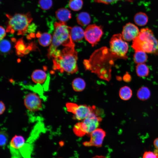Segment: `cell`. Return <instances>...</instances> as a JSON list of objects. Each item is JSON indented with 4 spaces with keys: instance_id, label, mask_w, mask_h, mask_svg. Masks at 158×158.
<instances>
[{
    "instance_id": "obj_35",
    "label": "cell",
    "mask_w": 158,
    "mask_h": 158,
    "mask_svg": "<svg viewBox=\"0 0 158 158\" xmlns=\"http://www.w3.org/2000/svg\"><path fill=\"white\" fill-rule=\"evenodd\" d=\"M92 158H109L105 156L102 155H96Z\"/></svg>"
},
{
    "instance_id": "obj_27",
    "label": "cell",
    "mask_w": 158,
    "mask_h": 158,
    "mask_svg": "<svg viewBox=\"0 0 158 158\" xmlns=\"http://www.w3.org/2000/svg\"><path fill=\"white\" fill-rule=\"evenodd\" d=\"M38 4L42 9L46 10L49 9L51 7L53 2L52 0H39Z\"/></svg>"
},
{
    "instance_id": "obj_9",
    "label": "cell",
    "mask_w": 158,
    "mask_h": 158,
    "mask_svg": "<svg viewBox=\"0 0 158 158\" xmlns=\"http://www.w3.org/2000/svg\"><path fill=\"white\" fill-rule=\"evenodd\" d=\"M106 135L105 131L102 129L98 128L90 134L89 141H85L83 144L86 147H101Z\"/></svg>"
},
{
    "instance_id": "obj_26",
    "label": "cell",
    "mask_w": 158,
    "mask_h": 158,
    "mask_svg": "<svg viewBox=\"0 0 158 158\" xmlns=\"http://www.w3.org/2000/svg\"><path fill=\"white\" fill-rule=\"evenodd\" d=\"M11 47V44L8 40H1L0 50L2 53H6L9 51Z\"/></svg>"
},
{
    "instance_id": "obj_28",
    "label": "cell",
    "mask_w": 158,
    "mask_h": 158,
    "mask_svg": "<svg viewBox=\"0 0 158 158\" xmlns=\"http://www.w3.org/2000/svg\"><path fill=\"white\" fill-rule=\"evenodd\" d=\"M0 145L3 146L5 145L7 141V136L6 132L4 130L1 131L0 133Z\"/></svg>"
},
{
    "instance_id": "obj_19",
    "label": "cell",
    "mask_w": 158,
    "mask_h": 158,
    "mask_svg": "<svg viewBox=\"0 0 158 158\" xmlns=\"http://www.w3.org/2000/svg\"><path fill=\"white\" fill-rule=\"evenodd\" d=\"M134 20L137 25L139 26H143L147 23L148 17L145 13L140 12L135 15Z\"/></svg>"
},
{
    "instance_id": "obj_7",
    "label": "cell",
    "mask_w": 158,
    "mask_h": 158,
    "mask_svg": "<svg viewBox=\"0 0 158 158\" xmlns=\"http://www.w3.org/2000/svg\"><path fill=\"white\" fill-rule=\"evenodd\" d=\"M84 32L85 39L92 47L98 43L103 34L102 26L95 24L88 25L85 30Z\"/></svg>"
},
{
    "instance_id": "obj_2",
    "label": "cell",
    "mask_w": 158,
    "mask_h": 158,
    "mask_svg": "<svg viewBox=\"0 0 158 158\" xmlns=\"http://www.w3.org/2000/svg\"><path fill=\"white\" fill-rule=\"evenodd\" d=\"M54 25L52 43L48 50L47 56L49 58H51L52 54L61 45L65 47L75 46L71 36L72 27L67 25L66 22L61 21L55 22Z\"/></svg>"
},
{
    "instance_id": "obj_30",
    "label": "cell",
    "mask_w": 158,
    "mask_h": 158,
    "mask_svg": "<svg viewBox=\"0 0 158 158\" xmlns=\"http://www.w3.org/2000/svg\"><path fill=\"white\" fill-rule=\"evenodd\" d=\"M142 158H157V156L154 152L147 151L143 154Z\"/></svg>"
},
{
    "instance_id": "obj_31",
    "label": "cell",
    "mask_w": 158,
    "mask_h": 158,
    "mask_svg": "<svg viewBox=\"0 0 158 158\" xmlns=\"http://www.w3.org/2000/svg\"><path fill=\"white\" fill-rule=\"evenodd\" d=\"M0 40H2L6 35V31L4 28L2 26H0Z\"/></svg>"
},
{
    "instance_id": "obj_12",
    "label": "cell",
    "mask_w": 158,
    "mask_h": 158,
    "mask_svg": "<svg viewBox=\"0 0 158 158\" xmlns=\"http://www.w3.org/2000/svg\"><path fill=\"white\" fill-rule=\"evenodd\" d=\"M71 36L73 42L80 41L84 37V30L80 26H74L71 28Z\"/></svg>"
},
{
    "instance_id": "obj_17",
    "label": "cell",
    "mask_w": 158,
    "mask_h": 158,
    "mask_svg": "<svg viewBox=\"0 0 158 158\" xmlns=\"http://www.w3.org/2000/svg\"><path fill=\"white\" fill-rule=\"evenodd\" d=\"M37 36L39 38L38 41L40 44L43 47L49 45L52 40V37L51 35L48 33L40 34L38 33Z\"/></svg>"
},
{
    "instance_id": "obj_25",
    "label": "cell",
    "mask_w": 158,
    "mask_h": 158,
    "mask_svg": "<svg viewBox=\"0 0 158 158\" xmlns=\"http://www.w3.org/2000/svg\"><path fill=\"white\" fill-rule=\"evenodd\" d=\"M83 5V0H70L68 3L69 8L74 11L80 10Z\"/></svg>"
},
{
    "instance_id": "obj_15",
    "label": "cell",
    "mask_w": 158,
    "mask_h": 158,
    "mask_svg": "<svg viewBox=\"0 0 158 158\" xmlns=\"http://www.w3.org/2000/svg\"><path fill=\"white\" fill-rule=\"evenodd\" d=\"M25 144V140L23 137L16 135L11 140L10 146L12 149L18 150L23 147Z\"/></svg>"
},
{
    "instance_id": "obj_4",
    "label": "cell",
    "mask_w": 158,
    "mask_h": 158,
    "mask_svg": "<svg viewBox=\"0 0 158 158\" xmlns=\"http://www.w3.org/2000/svg\"><path fill=\"white\" fill-rule=\"evenodd\" d=\"M8 19L6 32L18 35H23L27 32L28 26L32 20L30 14L16 13L13 16L7 14Z\"/></svg>"
},
{
    "instance_id": "obj_32",
    "label": "cell",
    "mask_w": 158,
    "mask_h": 158,
    "mask_svg": "<svg viewBox=\"0 0 158 158\" xmlns=\"http://www.w3.org/2000/svg\"><path fill=\"white\" fill-rule=\"evenodd\" d=\"M0 114L1 115L4 112L5 109V105L1 101L0 102Z\"/></svg>"
},
{
    "instance_id": "obj_20",
    "label": "cell",
    "mask_w": 158,
    "mask_h": 158,
    "mask_svg": "<svg viewBox=\"0 0 158 158\" xmlns=\"http://www.w3.org/2000/svg\"><path fill=\"white\" fill-rule=\"evenodd\" d=\"M119 96L121 99L126 101L129 99L132 96V91L129 87L125 86L121 87L119 91Z\"/></svg>"
},
{
    "instance_id": "obj_16",
    "label": "cell",
    "mask_w": 158,
    "mask_h": 158,
    "mask_svg": "<svg viewBox=\"0 0 158 158\" xmlns=\"http://www.w3.org/2000/svg\"><path fill=\"white\" fill-rule=\"evenodd\" d=\"M30 46L26 47L22 38L16 42L15 48L16 50L17 54L20 56H23L24 54H27L32 49Z\"/></svg>"
},
{
    "instance_id": "obj_24",
    "label": "cell",
    "mask_w": 158,
    "mask_h": 158,
    "mask_svg": "<svg viewBox=\"0 0 158 158\" xmlns=\"http://www.w3.org/2000/svg\"><path fill=\"white\" fill-rule=\"evenodd\" d=\"M137 95L139 99L144 101L149 98L150 96V92L147 87H142L138 90Z\"/></svg>"
},
{
    "instance_id": "obj_36",
    "label": "cell",
    "mask_w": 158,
    "mask_h": 158,
    "mask_svg": "<svg viewBox=\"0 0 158 158\" xmlns=\"http://www.w3.org/2000/svg\"><path fill=\"white\" fill-rule=\"evenodd\" d=\"M154 152L156 155L157 158H158V149H155L154 151Z\"/></svg>"
},
{
    "instance_id": "obj_23",
    "label": "cell",
    "mask_w": 158,
    "mask_h": 158,
    "mask_svg": "<svg viewBox=\"0 0 158 158\" xmlns=\"http://www.w3.org/2000/svg\"><path fill=\"white\" fill-rule=\"evenodd\" d=\"M147 58L146 52L142 51H136L133 55V60L138 64L143 63L146 61Z\"/></svg>"
},
{
    "instance_id": "obj_1",
    "label": "cell",
    "mask_w": 158,
    "mask_h": 158,
    "mask_svg": "<svg viewBox=\"0 0 158 158\" xmlns=\"http://www.w3.org/2000/svg\"><path fill=\"white\" fill-rule=\"evenodd\" d=\"M77 60L78 52L75 47H65L59 56L53 59V68L61 73H75L78 70Z\"/></svg>"
},
{
    "instance_id": "obj_33",
    "label": "cell",
    "mask_w": 158,
    "mask_h": 158,
    "mask_svg": "<svg viewBox=\"0 0 158 158\" xmlns=\"http://www.w3.org/2000/svg\"><path fill=\"white\" fill-rule=\"evenodd\" d=\"M123 80L126 82H129L131 80V77L129 74L126 73V74L124 76Z\"/></svg>"
},
{
    "instance_id": "obj_18",
    "label": "cell",
    "mask_w": 158,
    "mask_h": 158,
    "mask_svg": "<svg viewBox=\"0 0 158 158\" xmlns=\"http://www.w3.org/2000/svg\"><path fill=\"white\" fill-rule=\"evenodd\" d=\"M77 23L82 26L88 25L91 21V18L89 14L85 12L79 13L76 17Z\"/></svg>"
},
{
    "instance_id": "obj_34",
    "label": "cell",
    "mask_w": 158,
    "mask_h": 158,
    "mask_svg": "<svg viewBox=\"0 0 158 158\" xmlns=\"http://www.w3.org/2000/svg\"><path fill=\"white\" fill-rule=\"evenodd\" d=\"M153 144L156 149H158V138L154 140L153 142Z\"/></svg>"
},
{
    "instance_id": "obj_6",
    "label": "cell",
    "mask_w": 158,
    "mask_h": 158,
    "mask_svg": "<svg viewBox=\"0 0 158 158\" xmlns=\"http://www.w3.org/2000/svg\"><path fill=\"white\" fill-rule=\"evenodd\" d=\"M102 120V118L99 116L95 111L91 113L82 122L78 123L84 135L86 134H90L98 128L100 122Z\"/></svg>"
},
{
    "instance_id": "obj_14",
    "label": "cell",
    "mask_w": 158,
    "mask_h": 158,
    "mask_svg": "<svg viewBox=\"0 0 158 158\" xmlns=\"http://www.w3.org/2000/svg\"><path fill=\"white\" fill-rule=\"evenodd\" d=\"M47 77L46 73L41 70L34 71L31 75V78L33 82L38 84L43 83Z\"/></svg>"
},
{
    "instance_id": "obj_11",
    "label": "cell",
    "mask_w": 158,
    "mask_h": 158,
    "mask_svg": "<svg viewBox=\"0 0 158 158\" xmlns=\"http://www.w3.org/2000/svg\"><path fill=\"white\" fill-rule=\"evenodd\" d=\"M96 110L94 106L91 107L85 104L77 105L73 113L74 118L78 120H83Z\"/></svg>"
},
{
    "instance_id": "obj_21",
    "label": "cell",
    "mask_w": 158,
    "mask_h": 158,
    "mask_svg": "<svg viewBox=\"0 0 158 158\" xmlns=\"http://www.w3.org/2000/svg\"><path fill=\"white\" fill-rule=\"evenodd\" d=\"M86 83L83 79L80 78H75L72 82L73 90L76 92H81L85 88Z\"/></svg>"
},
{
    "instance_id": "obj_13",
    "label": "cell",
    "mask_w": 158,
    "mask_h": 158,
    "mask_svg": "<svg viewBox=\"0 0 158 158\" xmlns=\"http://www.w3.org/2000/svg\"><path fill=\"white\" fill-rule=\"evenodd\" d=\"M56 16L59 21L66 22L71 18L72 15L70 11L68 9L61 8L56 12Z\"/></svg>"
},
{
    "instance_id": "obj_8",
    "label": "cell",
    "mask_w": 158,
    "mask_h": 158,
    "mask_svg": "<svg viewBox=\"0 0 158 158\" xmlns=\"http://www.w3.org/2000/svg\"><path fill=\"white\" fill-rule=\"evenodd\" d=\"M24 104L26 108L29 111L35 112L42 109V103L40 97L34 93L27 94L24 99Z\"/></svg>"
},
{
    "instance_id": "obj_5",
    "label": "cell",
    "mask_w": 158,
    "mask_h": 158,
    "mask_svg": "<svg viewBox=\"0 0 158 158\" xmlns=\"http://www.w3.org/2000/svg\"><path fill=\"white\" fill-rule=\"evenodd\" d=\"M128 49V44L123 39L121 34L113 35L110 40L109 50L115 59H127Z\"/></svg>"
},
{
    "instance_id": "obj_3",
    "label": "cell",
    "mask_w": 158,
    "mask_h": 158,
    "mask_svg": "<svg viewBox=\"0 0 158 158\" xmlns=\"http://www.w3.org/2000/svg\"><path fill=\"white\" fill-rule=\"evenodd\" d=\"M132 47L135 51L158 54V41L148 28L140 30L138 36L133 40Z\"/></svg>"
},
{
    "instance_id": "obj_10",
    "label": "cell",
    "mask_w": 158,
    "mask_h": 158,
    "mask_svg": "<svg viewBox=\"0 0 158 158\" xmlns=\"http://www.w3.org/2000/svg\"><path fill=\"white\" fill-rule=\"evenodd\" d=\"M139 32L136 26L129 23L123 27L121 34L122 38L125 41L133 40L138 36Z\"/></svg>"
},
{
    "instance_id": "obj_29",
    "label": "cell",
    "mask_w": 158,
    "mask_h": 158,
    "mask_svg": "<svg viewBox=\"0 0 158 158\" xmlns=\"http://www.w3.org/2000/svg\"><path fill=\"white\" fill-rule=\"evenodd\" d=\"M121 0H94L96 2L102 3L106 4H109L114 3Z\"/></svg>"
},
{
    "instance_id": "obj_22",
    "label": "cell",
    "mask_w": 158,
    "mask_h": 158,
    "mask_svg": "<svg viewBox=\"0 0 158 158\" xmlns=\"http://www.w3.org/2000/svg\"><path fill=\"white\" fill-rule=\"evenodd\" d=\"M136 73L139 77H144L147 76L149 73V70L145 63L138 64L136 67Z\"/></svg>"
}]
</instances>
